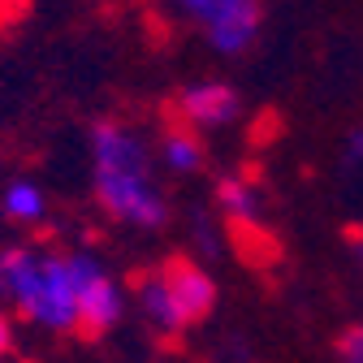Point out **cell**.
Wrapping results in <instances>:
<instances>
[{"instance_id":"1","label":"cell","mask_w":363,"mask_h":363,"mask_svg":"<svg viewBox=\"0 0 363 363\" xmlns=\"http://www.w3.org/2000/svg\"><path fill=\"white\" fill-rule=\"evenodd\" d=\"M91 186L113 220L134 225V230L164 225V195L152 173V156L130 125L96 121V130H91Z\"/></svg>"},{"instance_id":"2","label":"cell","mask_w":363,"mask_h":363,"mask_svg":"<svg viewBox=\"0 0 363 363\" xmlns=\"http://www.w3.org/2000/svg\"><path fill=\"white\" fill-rule=\"evenodd\" d=\"M0 298L43 333H78V298L69 255L35 247H0Z\"/></svg>"},{"instance_id":"3","label":"cell","mask_w":363,"mask_h":363,"mask_svg":"<svg viewBox=\"0 0 363 363\" xmlns=\"http://www.w3.org/2000/svg\"><path fill=\"white\" fill-rule=\"evenodd\" d=\"M177 18L191 22L220 57H242L259 35V0H160Z\"/></svg>"},{"instance_id":"4","label":"cell","mask_w":363,"mask_h":363,"mask_svg":"<svg viewBox=\"0 0 363 363\" xmlns=\"http://www.w3.org/2000/svg\"><path fill=\"white\" fill-rule=\"evenodd\" d=\"M69 277H74V298H78V337L100 342L104 333L117 329L125 298L113 272L86 251H69Z\"/></svg>"},{"instance_id":"5","label":"cell","mask_w":363,"mask_h":363,"mask_svg":"<svg viewBox=\"0 0 363 363\" xmlns=\"http://www.w3.org/2000/svg\"><path fill=\"white\" fill-rule=\"evenodd\" d=\"M160 277L169 286V298H173V311H177L182 329L208 320V311L216 307V281L208 277L195 259H169L160 268Z\"/></svg>"},{"instance_id":"6","label":"cell","mask_w":363,"mask_h":363,"mask_svg":"<svg viewBox=\"0 0 363 363\" xmlns=\"http://www.w3.org/2000/svg\"><path fill=\"white\" fill-rule=\"evenodd\" d=\"M177 113L195 130H220L238 117V91L230 82H195L177 96Z\"/></svg>"},{"instance_id":"7","label":"cell","mask_w":363,"mask_h":363,"mask_svg":"<svg viewBox=\"0 0 363 363\" xmlns=\"http://www.w3.org/2000/svg\"><path fill=\"white\" fill-rule=\"evenodd\" d=\"M134 298H139V311H143V320L164 333V337H177V333H186L177 320V311H173V298H169V286L160 277V268L156 272H143V277H134Z\"/></svg>"},{"instance_id":"8","label":"cell","mask_w":363,"mask_h":363,"mask_svg":"<svg viewBox=\"0 0 363 363\" xmlns=\"http://www.w3.org/2000/svg\"><path fill=\"white\" fill-rule=\"evenodd\" d=\"M203 143H199V134H195V125H173V130H164V139H160V160H164V169H173V173H199L203 169Z\"/></svg>"},{"instance_id":"9","label":"cell","mask_w":363,"mask_h":363,"mask_svg":"<svg viewBox=\"0 0 363 363\" xmlns=\"http://www.w3.org/2000/svg\"><path fill=\"white\" fill-rule=\"evenodd\" d=\"M0 212H5L13 225H39L48 203H43V191L35 182H9L5 191H0Z\"/></svg>"},{"instance_id":"10","label":"cell","mask_w":363,"mask_h":363,"mask_svg":"<svg viewBox=\"0 0 363 363\" xmlns=\"http://www.w3.org/2000/svg\"><path fill=\"white\" fill-rule=\"evenodd\" d=\"M216 199H220V208L230 212L238 225H251L259 216V195H255L251 182H242V177H225L216 186Z\"/></svg>"},{"instance_id":"11","label":"cell","mask_w":363,"mask_h":363,"mask_svg":"<svg viewBox=\"0 0 363 363\" xmlns=\"http://www.w3.org/2000/svg\"><path fill=\"white\" fill-rule=\"evenodd\" d=\"M337 354L350 359V363H363V325H350V329L337 337Z\"/></svg>"},{"instance_id":"12","label":"cell","mask_w":363,"mask_h":363,"mask_svg":"<svg viewBox=\"0 0 363 363\" xmlns=\"http://www.w3.org/2000/svg\"><path fill=\"white\" fill-rule=\"evenodd\" d=\"M346 160L350 164H363V130H354L350 139H346Z\"/></svg>"},{"instance_id":"13","label":"cell","mask_w":363,"mask_h":363,"mask_svg":"<svg viewBox=\"0 0 363 363\" xmlns=\"http://www.w3.org/2000/svg\"><path fill=\"white\" fill-rule=\"evenodd\" d=\"M9 346H13V329H9L5 307H0V354H9Z\"/></svg>"},{"instance_id":"14","label":"cell","mask_w":363,"mask_h":363,"mask_svg":"<svg viewBox=\"0 0 363 363\" xmlns=\"http://www.w3.org/2000/svg\"><path fill=\"white\" fill-rule=\"evenodd\" d=\"M359 264H363V247H359Z\"/></svg>"}]
</instances>
